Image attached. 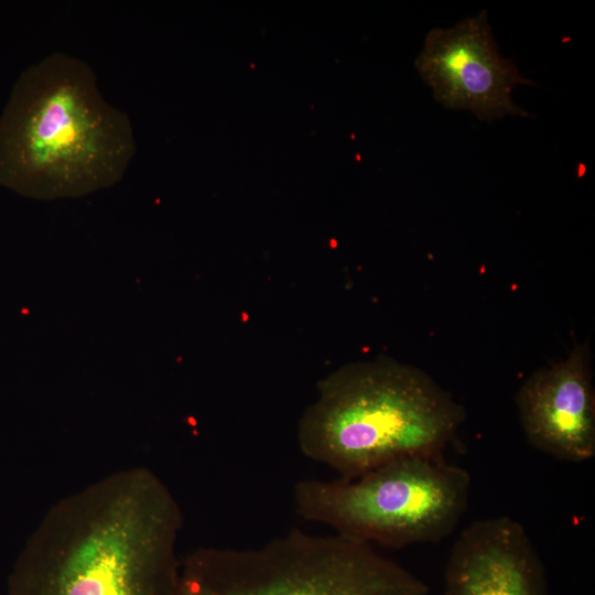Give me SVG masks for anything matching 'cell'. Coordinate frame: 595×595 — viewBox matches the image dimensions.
I'll list each match as a JSON object with an SVG mask.
<instances>
[{"label": "cell", "mask_w": 595, "mask_h": 595, "mask_svg": "<svg viewBox=\"0 0 595 595\" xmlns=\"http://www.w3.org/2000/svg\"><path fill=\"white\" fill-rule=\"evenodd\" d=\"M182 524L178 502L154 472H113L46 512L9 595H175Z\"/></svg>", "instance_id": "obj_1"}, {"label": "cell", "mask_w": 595, "mask_h": 595, "mask_svg": "<svg viewBox=\"0 0 595 595\" xmlns=\"http://www.w3.org/2000/svg\"><path fill=\"white\" fill-rule=\"evenodd\" d=\"M415 67L434 98L448 109L467 110L485 121L529 116L513 102L512 91L534 83L500 55L486 12L451 29L431 30Z\"/></svg>", "instance_id": "obj_6"}, {"label": "cell", "mask_w": 595, "mask_h": 595, "mask_svg": "<svg viewBox=\"0 0 595 595\" xmlns=\"http://www.w3.org/2000/svg\"><path fill=\"white\" fill-rule=\"evenodd\" d=\"M374 545L292 529L249 549L202 547L180 562L175 595H428Z\"/></svg>", "instance_id": "obj_4"}, {"label": "cell", "mask_w": 595, "mask_h": 595, "mask_svg": "<svg viewBox=\"0 0 595 595\" xmlns=\"http://www.w3.org/2000/svg\"><path fill=\"white\" fill-rule=\"evenodd\" d=\"M516 405L526 439L536 450L571 463L595 456V389L586 344L528 377Z\"/></svg>", "instance_id": "obj_7"}, {"label": "cell", "mask_w": 595, "mask_h": 595, "mask_svg": "<svg viewBox=\"0 0 595 595\" xmlns=\"http://www.w3.org/2000/svg\"><path fill=\"white\" fill-rule=\"evenodd\" d=\"M444 595H549L543 562L523 526L499 516L466 527L450 551Z\"/></svg>", "instance_id": "obj_8"}, {"label": "cell", "mask_w": 595, "mask_h": 595, "mask_svg": "<svg viewBox=\"0 0 595 595\" xmlns=\"http://www.w3.org/2000/svg\"><path fill=\"white\" fill-rule=\"evenodd\" d=\"M136 150L128 115L102 97L85 61L64 53L28 66L0 116V184L30 198L110 187Z\"/></svg>", "instance_id": "obj_2"}, {"label": "cell", "mask_w": 595, "mask_h": 595, "mask_svg": "<svg viewBox=\"0 0 595 595\" xmlns=\"http://www.w3.org/2000/svg\"><path fill=\"white\" fill-rule=\"evenodd\" d=\"M464 419L463 407L426 374L377 358L323 378L296 434L304 456L354 479L403 457L443 458Z\"/></svg>", "instance_id": "obj_3"}, {"label": "cell", "mask_w": 595, "mask_h": 595, "mask_svg": "<svg viewBox=\"0 0 595 595\" xmlns=\"http://www.w3.org/2000/svg\"><path fill=\"white\" fill-rule=\"evenodd\" d=\"M469 491L466 469L444 458L409 456L354 479L300 480L293 499L305 521L358 542L399 549L451 536Z\"/></svg>", "instance_id": "obj_5"}]
</instances>
